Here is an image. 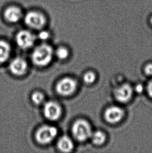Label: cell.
I'll return each instance as SVG.
<instances>
[{
	"instance_id": "1",
	"label": "cell",
	"mask_w": 152,
	"mask_h": 153,
	"mask_svg": "<svg viewBox=\"0 0 152 153\" xmlns=\"http://www.w3.org/2000/svg\"><path fill=\"white\" fill-rule=\"evenodd\" d=\"M53 54V49L51 46L47 44H41L33 50L31 59L37 66H46L51 62Z\"/></svg>"
},
{
	"instance_id": "2",
	"label": "cell",
	"mask_w": 152,
	"mask_h": 153,
	"mask_svg": "<svg viewBox=\"0 0 152 153\" xmlns=\"http://www.w3.org/2000/svg\"><path fill=\"white\" fill-rule=\"evenodd\" d=\"M72 132L76 140L84 142L90 138L93 131L90 124L87 121L79 119L72 124Z\"/></svg>"
},
{
	"instance_id": "3",
	"label": "cell",
	"mask_w": 152,
	"mask_h": 153,
	"mask_svg": "<svg viewBox=\"0 0 152 153\" xmlns=\"http://www.w3.org/2000/svg\"><path fill=\"white\" fill-rule=\"evenodd\" d=\"M58 134V129L56 127L45 125L38 129L35 133V139L40 144H47L55 138Z\"/></svg>"
},
{
	"instance_id": "4",
	"label": "cell",
	"mask_w": 152,
	"mask_h": 153,
	"mask_svg": "<svg viewBox=\"0 0 152 153\" xmlns=\"http://www.w3.org/2000/svg\"><path fill=\"white\" fill-rule=\"evenodd\" d=\"M25 24L34 29H41L46 24V18L41 13L37 11H30L25 15Z\"/></svg>"
},
{
	"instance_id": "5",
	"label": "cell",
	"mask_w": 152,
	"mask_h": 153,
	"mask_svg": "<svg viewBox=\"0 0 152 153\" xmlns=\"http://www.w3.org/2000/svg\"><path fill=\"white\" fill-rule=\"evenodd\" d=\"M77 88V83L72 77H64L58 82L56 90L58 94L62 96L71 95L74 93Z\"/></svg>"
},
{
	"instance_id": "6",
	"label": "cell",
	"mask_w": 152,
	"mask_h": 153,
	"mask_svg": "<svg viewBox=\"0 0 152 153\" xmlns=\"http://www.w3.org/2000/svg\"><path fill=\"white\" fill-rule=\"evenodd\" d=\"M35 42V36L31 31L22 30L16 36V42L19 47L23 49H27L32 47Z\"/></svg>"
},
{
	"instance_id": "7",
	"label": "cell",
	"mask_w": 152,
	"mask_h": 153,
	"mask_svg": "<svg viewBox=\"0 0 152 153\" xmlns=\"http://www.w3.org/2000/svg\"><path fill=\"white\" fill-rule=\"evenodd\" d=\"M134 91V88L129 84L125 83L120 85L115 89L114 96L118 102L125 103L131 99Z\"/></svg>"
},
{
	"instance_id": "8",
	"label": "cell",
	"mask_w": 152,
	"mask_h": 153,
	"mask_svg": "<svg viewBox=\"0 0 152 153\" xmlns=\"http://www.w3.org/2000/svg\"><path fill=\"white\" fill-rule=\"evenodd\" d=\"M44 115L48 120L55 121L61 117L62 114V108L58 103L49 101L44 104L43 107Z\"/></svg>"
},
{
	"instance_id": "9",
	"label": "cell",
	"mask_w": 152,
	"mask_h": 153,
	"mask_svg": "<svg viewBox=\"0 0 152 153\" xmlns=\"http://www.w3.org/2000/svg\"><path fill=\"white\" fill-rule=\"evenodd\" d=\"M125 115V111L120 107L113 105L108 108L104 112V118L108 123L116 124L120 122Z\"/></svg>"
},
{
	"instance_id": "10",
	"label": "cell",
	"mask_w": 152,
	"mask_h": 153,
	"mask_svg": "<svg viewBox=\"0 0 152 153\" xmlns=\"http://www.w3.org/2000/svg\"><path fill=\"white\" fill-rule=\"evenodd\" d=\"M28 64L26 61L21 57L15 58L10 64V70L13 74L21 75L26 72Z\"/></svg>"
},
{
	"instance_id": "11",
	"label": "cell",
	"mask_w": 152,
	"mask_h": 153,
	"mask_svg": "<svg viewBox=\"0 0 152 153\" xmlns=\"http://www.w3.org/2000/svg\"><path fill=\"white\" fill-rule=\"evenodd\" d=\"M23 16L22 11L18 7L11 6L6 8L4 12V16L6 21L11 23L18 22Z\"/></svg>"
},
{
	"instance_id": "12",
	"label": "cell",
	"mask_w": 152,
	"mask_h": 153,
	"mask_svg": "<svg viewBox=\"0 0 152 153\" xmlns=\"http://www.w3.org/2000/svg\"><path fill=\"white\" fill-rule=\"evenodd\" d=\"M58 147L62 152H70L74 149V144L69 137L64 135L61 137L58 141Z\"/></svg>"
},
{
	"instance_id": "13",
	"label": "cell",
	"mask_w": 152,
	"mask_h": 153,
	"mask_svg": "<svg viewBox=\"0 0 152 153\" xmlns=\"http://www.w3.org/2000/svg\"><path fill=\"white\" fill-rule=\"evenodd\" d=\"M11 48L10 44L4 40H0V63L7 60L10 54Z\"/></svg>"
},
{
	"instance_id": "14",
	"label": "cell",
	"mask_w": 152,
	"mask_h": 153,
	"mask_svg": "<svg viewBox=\"0 0 152 153\" xmlns=\"http://www.w3.org/2000/svg\"><path fill=\"white\" fill-rule=\"evenodd\" d=\"M93 143L96 145H101L105 143L106 137L105 133L101 131L92 132L90 137Z\"/></svg>"
},
{
	"instance_id": "15",
	"label": "cell",
	"mask_w": 152,
	"mask_h": 153,
	"mask_svg": "<svg viewBox=\"0 0 152 153\" xmlns=\"http://www.w3.org/2000/svg\"><path fill=\"white\" fill-rule=\"evenodd\" d=\"M45 97L43 94L39 91H35L31 95V100L36 105H41L44 102Z\"/></svg>"
},
{
	"instance_id": "16",
	"label": "cell",
	"mask_w": 152,
	"mask_h": 153,
	"mask_svg": "<svg viewBox=\"0 0 152 153\" xmlns=\"http://www.w3.org/2000/svg\"><path fill=\"white\" fill-rule=\"evenodd\" d=\"M55 54L58 59L65 60L69 56V51L65 47H61L56 50Z\"/></svg>"
},
{
	"instance_id": "17",
	"label": "cell",
	"mask_w": 152,
	"mask_h": 153,
	"mask_svg": "<svg viewBox=\"0 0 152 153\" xmlns=\"http://www.w3.org/2000/svg\"><path fill=\"white\" fill-rule=\"evenodd\" d=\"M83 79L85 83L88 84H90L95 81L96 75L94 73L91 71H89L84 74Z\"/></svg>"
},
{
	"instance_id": "18",
	"label": "cell",
	"mask_w": 152,
	"mask_h": 153,
	"mask_svg": "<svg viewBox=\"0 0 152 153\" xmlns=\"http://www.w3.org/2000/svg\"><path fill=\"white\" fill-rule=\"evenodd\" d=\"M49 33L46 30H42L39 33L38 37L41 40H46L49 37Z\"/></svg>"
},
{
	"instance_id": "19",
	"label": "cell",
	"mask_w": 152,
	"mask_h": 153,
	"mask_svg": "<svg viewBox=\"0 0 152 153\" xmlns=\"http://www.w3.org/2000/svg\"><path fill=\"white\" fill-rule=\"evenodd\" d=\"M144 72L149 76H152V63H149L144 68Z\"/></svg>"
},
{
	"instance_id": "20",
	"label": "cell",
	"mask_w": 152,
	"mask_h": 153,
	"mask_svg": "<svg viewBox=\"0 0 152 153\" xmlns=\"http://www.w3.org/2000/svg\"><path fill=\"white\" fill-rule=\"evenodd\" d=\"M146 91L148 96L152 98V79L148 82L146 86Z\"/></svg>"
},
{
	"instance_id": "21",
	"label": "cell",
	"mask_w": 152,
	"mask_h": 153,
	"mask_svg": "<svg viewBox=\"0 0 152 153\" xmlns=\"http://www.w3.org/2000/svg\"><path fill=\"white\" fill-rule=\"evenodd\" d=\"M134 90V91H136L138 93H142L144 91V87L142 84H139L136 85Z\"/></svg>"
},
{
	"instance_id": "22",
	"label": "cell",
	"mask_w": 152,
	"mask_h": 153,
	"mask_svg": "<svg viewBox=\"0 0 152 153\" xmlns=\"http://www.w3.org/2000/svg\"><path fill=\"white\" fill-rule=\"evenodd\" d=\"M150 22L151 23V24L152 25V16L151 17V18Z\"/></svg>"
}]
</instances>
